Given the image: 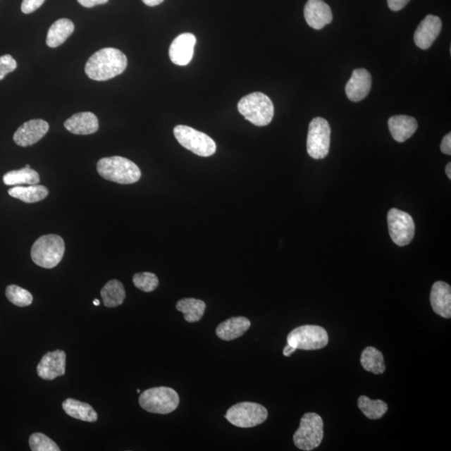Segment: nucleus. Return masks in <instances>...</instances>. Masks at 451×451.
<instances>
[{"mask_svg": "<svg viewBox=\"0 0 451 451\" xmlns=\"http://www.w3.org/2000/svg\"><path fill=\"white\" fill-rule=\"evenodd\" d=\"M65 128L75 135H90L99 129V121L92 112H80L70 117L65 123Z\"/></svg>", "mask_w": 451, "mask_h": 451, "instance_id": "19", "label": "nucleus"}, {"mask_svg": "<svg viewBox=\"0 0 451 451\" xmlns=\"http://www.w3.org/2000/svg\"><path fill=\"white\" fill-rule=\"evenodd\" d=\"M80 6L85 8H93L101 4H106L109 0H78Z\"/></svg>", "mask_w": 451, "mask_h": 451, "instance_id": "37", "label": "nucleus"}, {"mask_svg": "<svg viewBox=\"0 0 451 451\" xmlns=\"http://www.w3.org/2000/svg\"><path fill=\"white\" fill-rule=\"evenodd\" d=\"M66 354L63 350L49 352L37 366L38 376L44 381H53L66 373Z\"/></svg>", "mask_w": 451, "mask_h": 451, "instance_id": "13", "label": "nucleus"}, {"mask_svg": "<svg viewBox=\"0 0 451 451\" xmlns=\"http://www.w3.org/2000/svg\"><path fill=\"white\" fill-rule=\"evenodd\" d=\"M288 345L296 350H317L328 344V333L318 326H304L293 329L287 337Z\"/></svg>", "mask_w": 451, "mask_h": 451, "instance_id": "9", "label": "nucleus"}, {"mask_svg": "<svg viewBox=\"0 0 451 451\" xmlns=\"http://www.w3.org/2000/svg\"><path fill=\"white\" fill-rule=\"evenodd\" d=\"M49 128L47 121L42 119L30 120L16 130L13 135V141L20 147L32 146L47 135Z\"/></svg>", "mask_w": 451, "mask_h": 451, "instance_id": "12", "label": "nucleus"}, {"mask_svg": "<svg viewBox=\"0 0 451 451\" xmlns=\"http://www.w3.org/2000/svg\"><path fill=\"white\" fill-rule=\"evenodd\" d=\"M268 412L264 406L254 402H242L232 406L225 418L232 425L239 428H252L261 425L268 419Z\"/></svg>", "mask_w": 451, "mask_h": 451, "instance_id": "8", "label": "nucleus"}, {"mask_svg": "<svg viewBox=\"0 0 451 451\" xmlns=\"http://www.w3.org/2000/svg\"><path fill=\"white\" fill-rule=\"evenodd\" d=\"M6 186H21V185H37L39 183V175L37 171L31 168H22L8 171L3 178Z\"/></svg>", "mask_w": 451, "mask_h": 451, "instance_id": "28", "label": "nucleus"}, {"mask_svg": "<svg viewBox=\"0 0 451 451\" xmlns=\"http://www.w3.org/2000/svg\"><path fill=\"white\" fill-rule=\"evenodd\" d=\"M17 62L11 55L0 56V80L6 78L8 74L15 71Z\"/></svg>", "mask_w": 451, "mask_h": 451, "instance_id": "33", "label": "nucleus"}, {"mask_svg": "<svg viewBox=\"0 0 451 451\" xmlns=\"http://www.w3.org/2000/svg\"><path fill=\"white\" fill-rule=\"evenodd\" d=\"M297 350L295 348H293L292 346L288 345L285 348H284L283 350V355L286 356V357H290V356L292 354L295 353V352Z\"/></svg>", "mask_w": 451, "mask_h": 451, "instance_id": "39", "label": "nucleus"}, {"mask_svg": "<svg viewBox=\"0 0 451 451\" xmlns=\"http://www.w3.org/2000/svg\"><path fill=\"white\" fill-rule=\"evenodd\" d=\"M164 0H142V2L147 6L154 7L159 6Z\"/></svg>", "mask_w": 451, "mask_h": 451, "instance_id": "38", "label": "nucleus"}, {"mask_svg": "<svg viewBox=\"0 0 451 451\" xmlns=\"http://www.w3.org/2000/svg\"><path fill=\"white\" fill-rule=\"evenodd\" d=\"M445 173H446V175H447V177L450 179L451 178V163H450V162H449L447 166H446Z\"/></svg>", "mask_w": 451, "mask_h": 451, "instance_id": "40", "label": "nucleus"}, {"mask_svg": "<svg viewBox=\"0 0 451 451\" xmlns=\"http://www.w3.org/2000/svg\"><path fill=\"white\" fill-rule=\"evenodd\" d=\"M323 439V421L316 413H307L300 421L299 428L293 435L297 448L310 451L318 448Z\"/></svg>", "mask_w": 451, "mask_h": 451, "instance_id": "6", "label": "nucleus"}, {"mask_svg": "<svg viewBox=\"0 0 451 451\" xmlns=\"http://www.w3.org/2000/svg\"><path fill=\"white\" fill-rule=\"evenodd\" d=\"M440 150L445 155H451V133L446 135L443 140H442Z\"/></svg>", "mask_w": 451, "mask_h": 451, "instance_id": "36", "label": "nucleus"}, {"mask_svg": "<svg viewBox=\"0 0 451 451\" xmlns=\"http://www.w3.org/2000/svg\"><path fill=\"white\" fill-rule=\"evenodd\" d=\"M30 450L32 451H60L61 449L48 436L42 433H35L29 440Z\"/></svg>", "mask_w": 451, "mask_h": 451, "instance_id": "31", "label": "nucleus"}, {"mask_svg": "<svg viewBox=\"0 0 451 451\" xmlns=\"http://www.w3.org/2000/svg\"><path fill=\"white\" fill-rule=\"evenodd\" d=\"M358 406L361 412L369 419H378L388 412V404L381 400H372L362 395L358 400Z\"/></svg>", "mask_w": 451, "mask_h": 451, "instance_id": "29", "label": "nucleus"}, {"mask_svg": "<svg viewBox=\"0 0 451 451\" xmlns=\"http://www.w3.org/2000/svg\"><path fill=\"white\" fill-rule=\"evenodd\" d=\"M360 363L365 371L374 374H381L386 369L383 354L373 347H367L363 350Z\"/></svg>", "mask_w": 451, "mask_h": 451, "instance_id": "26", "label": "nucleus"}, {"mask_svg": "<svg viewBox=\"0 0 451 451\" xmlns=\"http://www.w3.org/2000/svg\"><path fill=\"white\" fill-rule=\"evenodd\" d=\"M6 297L8 301L18 307H27L32 304L33 296L20 286L10 285L6 288Z\"/></svg>", "mask_w": 451, "mask_h": 451, "instance_id": "30", "label": "nucleus"}, {"mask_svg": "<svg viewBox=\"0 0 451 451\" xmlns=\"http://www.w3.org/2000/svg\"><path fill=\"white\" fill-rule=\"evenodd\" d=\"M372 78L371 73L365 69L353 71L346 85L345 92L351 101L359 102L364 100L371 92Z\"/></svg>", "mask_w": 451, "mask_h": 451, "instance_id": "16", "label": "nucleus"}, {"mask_svg": "<svg viewBox=\"0 0 451 451\" xmlns=\"http://www.w3.org/2000/svg\"><path fill=\"white\" fill-rule=\"evenodd\" d=\"M8 195L25 203L42 201L49 195L47 187L42 185H30L29 187L16 186L8 191Z\"/></svg>", "mask_w": 451, "mask_h": 451, "instance_id": "24", "label": "nucleus"}, {"mask_svg": "<svg viewBox=\"0 0 451 451\" xmlns=\"http://www.w3.org/2000/svg\"><path fill=\"white\" fill-rule=\"evenodd\" d=\"M237 109L245 118L257 126L271 123L274 116V106L271 99L261 92H254L242 97Z\"/></svg>", "mask_w": 451, "mask_h": 451, "instance_id": "3", "label": "nucleus"}, {"mask_svg": "<svg viewBox=\"0 0 451 451\" xmlns=\"http://www.w3.org/2000/svg\"><path fill=\"white\" fill-rule=\"evenodd\" d=\"M133 283L140 290L151 292L156 290L159 285V280L154 273L145 272L135 274Z\"/></svg>", "mask_w": 451, "mask_h": 451, "instance_id": "32", "label": "nucleus"}, {"mask_svg": "<svg viewBox=\"0 0 451 451\" xmlns=\"http://www.w3.org/2000/svg\"><path fill=\"white\" fill-rule=\"evenodd\" d=\"M331 129L328 121L317 117L311 121L307 139V151L314 159H323L329 152Z\"/></svg>", "mask_w": 451, "mask_h": 451, "instance_id": "10", "label": "nucleus"}, {"mask_svg": "<svg viewBox=\"0 0 451 451\" xmlns=\"http://www.w3.org/2000/svg\"><path fill=\"white\" fill-rule=\"evenodd\" d=\"M431 304L433 311L445 319L451 317V288L448 283L438 281L432 286Z\"/></svg>", "mask_w": 451, "mask_h": 451, "instance_id": "18", "label": "nucleus"}, {"mask_svg": "<svg viewBox=\"0 0 451 451\" xmlns=\"http://www.w3.org/2000/svg\"><path fill=\"white\" fill-rule=\"evenodd\" d=\"M44 1L45 0H23L21 11L28 15V13L37 11L38 8L43 6Z\"/></svg>", "mask_w": 451, "mask_h": 451, "instance_id": "34", "label": "nucleus"}, {"mask_svg": "<svg viewBox=\"0 0 451 451\" xmlns=\"http://www.w3.org/2000/svg\"><path fill=\"white\" fill-rule=\"evenodd\" d=\"M387 2L391 11H399L406 6L409 0H387Z\"/></svg>", "mask_w": 451, "mask_h": 451, "instance_id": "35", "label": "nucleus"}, {"mask_svg": "<svg viewBox=\"0 0 451 451\" xmlns=\"http://www.w3.org/2000/svg\"><path fill=\"white\" fill-rule=\"evenodd\" d=\"M65 242L56 234L40 237L31 248V258L36 265L53 268L61 263L65 254Z\"/></svg>", "mask_w": 451, "mask_h": 451, "instance_id": "4", "label": "nucleus"}, {"mask_svg": "<svg viewBox=\"0 0 451 451\" xmlns=\"http://www.w3.org/2000/svg\"><path fill=\"white\" fill-rule=\"evenodd\" d=\"M390 235L396 245L404 247L409 245L414 237L416 226L412 216L396 209H392L387 216Z\"/></svg>", "mask_w": 451, "mask_h": 451, "instance_id": "11", "label": "nucleus"}, {"mask_svg": "<svg viewBox=\"0 0 451 451\" xmlns=\"http://www.w3.org/2000/svg\"><path fill=\"white\" fill-rule=\"evenodd\" d=\"M97 168L104 179L119 184H133L142 177L137 165L121 156L102 158L98 161Z\"/></svg>", "mask_w": 451, "mask_h": 451, "instance_id": "2", "label": "nucleus"}, {"mask_svg": "<svg viewBox=\"0 0 451 451\" xmlns=\"http://www.w3.org/2000/svg\"><path fill=\"white\" fill-rule=\"evenodd\" d=\"M175 308L183 313L188 323L200 321L206 310V304L200 299H183L178 302Z\"/></svg>", "mask_w": 451, "mask_h": 451, "instance_id": "25", "label": "nucleus"}, {"mask_svg": "<svg viewBox=\"0 0 451 451\" xmlns=\"http://www.w3.org/2000/svg\"><path fill=\"white\" fill-rule=\"evenodd\" d=\"M441 29L442 22L438 16H427L414 35V43L421 49L430 48L440 34Z\"/></svg>", "mask_w": 451, "mask_h": 451, "instance_id": "15", "label": "nucleus"}, {"mask_svg": "<svg viewBox=\"0 0 451 451\" xmlns=\"http://www.w3.org/2000/svg\"><path fill=\"white\" fill-rule=\"evenodd\" d=\"M196 43L195 35L191 33L178 35L171 43L169 49L171 61L177 66H187L192 60Z\"/></svg>", "mask_w": 451, "mask_h": 451, "instance_id": "14", "label": "nucleus"}, {"mask_svg": "<svg viewBox=\"0 0 451 451\" xmlns=\"http://www.w3.org/2000/svg\"><path fill=\"white\" fill-rule=\"evenodd\" d=\"M389 128L395 141L404 142L412 137L418 128L417 121L409 116H395L389 120Z\"/></svg>", "mask_w": 451, "mask_h": 451, "instance_id": "20", "label": "nucleus"}, {"mask_svg": "<svg viewBox=\"0 0 451 451\" xmlns=\"http://www.w3.org/2000/svg\"><path fill=\"white\" fill-rule=\"evenodd\" d=\"M93 304L96 306H99L100 305V301H99L98 299H94Z\"/></svg>", "mask_w": 451, "mask_h": 451, "instance_id": "41", "label": "nucleus"}, {"mask_svg": "<svg viewBox=\"0 0 451 451\" xmlns=\"http://www.w3.org/2000/svg\"><path fill=\"white\" fill-rule=\"evenodd\" d=\"M304 18L313 29L321 30L330 24L333 13L330 7L323 0H309L304 7Z\"/></svg>", "mask_w": 451, "mask_h": 451, "instance_id": "17", "label": "nucleus"}, {"mask_svg": "<svg viewBox=\"0 0 451 451\" xmlns=\"http://www.w3.org/2000/svg\"><path fill=\"white\" fill-rule=\"evenodd\" d=\"M101 295L107 308H115L123 304L125 291L123 284L118 280H111L103 287Z\"/></svg>", "mask_w": 451, "mask_h": 451, "instance_id": "27", "label": "nucleus"}, {"mask_svg": "<svg viewBox=\"0 0 451 451\" xmlns=\"http://www.w3.org/2000/svg\"><path fill=\"white\" fill-rule=\"evenodd\" d=\"M74 23L70 20H58L49 29L47 44L49 47L56 48L66 42L74 32Z\"/></svg>", "mask_w": 451, "mask_h": 451, "instance_id": "22", "label": "nucleus"}, {"mask_svg": "<svg viewBox=\"0 0 451 451\" xmlns=\"http://www.w3.org/2000/svg\"><path fill=\"white\" fill-rule=\"evenodd\" d=\"M63 409L70 416L76 419L85 422H94L97 421V413L87 403L80 402L74 399H67L62 404Z\"/></svg>", "mask_w": 451, "mask_h": 451, "instance_id": "23", "label": "nucleus"}, {"mask_svg": "<svg viewBox=\"0 0 451 451\" xmlns=\"http://www.w3.org/2000/svg\"><path fill=\"white\" fill-rule=\"evenodd\" d=\"M128 67L125 54L115 48H105L90 56L85 71L89 79L105 81L123 74Z\"/></svg>", "mask_w": 451, "mask_h": 451, "instance_id": "1", "label": "nucleus"}, {"mask_svg": "<svg viewBox=\"0 0 451 451\" xmlns=\"http://www.w3.org/2000/svg\"><path fill=\"white\" fill-rule=\"evenodd\" d=\"M180 403L178 392L169 387L148 389L139 397V404L147 412L166 414L177 409Z\"/></svg>", "mask_w": 451, "mask_h": 451, "instance_id": "5", "label": "nucleus"}, {"mask_svg": "<svg viewBox=\"0 0 451 451\" xmlns=\"http://www.w3.org/2000/svg\"><path fill=\"white\" fill-rule=\"evenodd\" d=\"M250 326V320L246 317H233L220 323L216 333L221 340L232 341L245 335Z\"/></svg>", "mask_w": 451, "mask_h": 451, "instance_id": "21", "label": "nucleus"}, {"mask_svg": "<svg viewBox=\"0 0 451 451\" xmlns=\"http://www.w3.org/2000/svg\"><path fill=\"white\" fill-rule=\"evenodd\" d=\"M174 135L183 147L199 156L209 157L215 154L216 142L209 135L190 128L179 125L174 128Z\"/></svg>", "mask_w": 451, "mask_h": 451, "instance_id": "7", "label": "nucleus"}, {"mask_svg": "<svg viewBox=\"0 0 451 451\" xmlns=\"http://www.w3.org/2000/svg\"><path fill=\"white\" fill-rule=\"evenodd\" d=\"M137 393H141V390H137Z\"/></svg>", "mask_w": 451, "mask_h": 451, "instance_id": "42", "label": "nucleus"}]
</instances>
